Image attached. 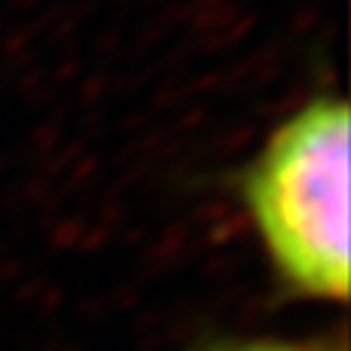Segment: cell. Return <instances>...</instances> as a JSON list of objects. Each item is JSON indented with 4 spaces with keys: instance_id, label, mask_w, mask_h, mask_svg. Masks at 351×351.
I'll return each mask as SVG.
<instances>
[{
    "instance_id": "1",
    "label": "cell",
    "mask_w": 351,
    "mask_h": 351,
    "mask_svg": "<svg viewBox=\"0 0 351 351\" xmlns=\"http://www.w3.org/2000/svg\"><path fill=\"white\" fill-rule=\"evenodd\" d=\"M348 105L321 96L290 117L250 167L243 197L290 287L348 296Z\"/></svg>"
},
{
    "instance_id": "2",
    "label": "cell",
    "mask_w": 351,
    "mask_h": 351,
    "mask_svg": "<svg viewBox=\"0 0 351 351\" xmlns=\"http://www.w3.org/2000/svg\"><path fill=\"white\" fill-rule=\"evenodd\" d=\"M213 351H315V348H299V346H280V342H241V346H222Z\"/></svg>"
}]
</instances>
